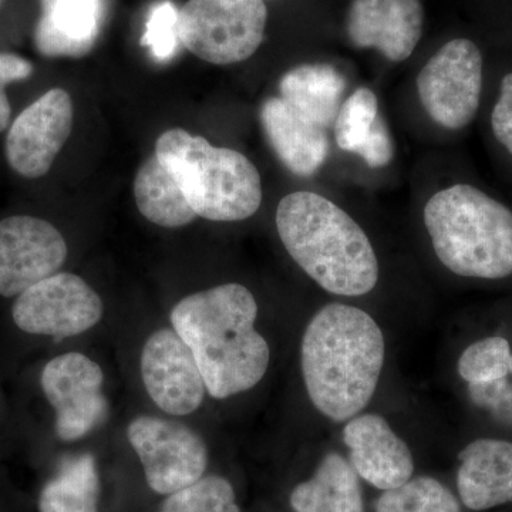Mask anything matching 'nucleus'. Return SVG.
Wrapping results in <instances>:
<instances>
[{
    "mask_svg": "<svg viewBox=\"0 0 512 512\" xmlns=\"http://www.w3.org/2000/svg\"><path fill=\"white\" fill-rule=\"evenodd\" d=\"M256 318L255 296L239 284L192 293L174 306L171 325L194 353L212 399L248 392L264 379L271 350Z\"/></svg>",
    "mask_w": 512,
    "mask_h": 512,
    "instance_id": "obj_1",
    "label": "nucleus"
},
{
    "mask_svg": "<svg viewBox=\"0 0 512 512\" xmlns=\"http://www.w3.org/2000/svg\"><path fill=\"white\" fill-rule=\"evenodd\" d=\"M386 356L382 329L355 306L329 303L302 339V373L313 406L333 421L365 410L379 383Z\"/></svg>",
    "mask_w": 512,
    "mask_h": 512,
    "instance_id": "obj_2",
    "label": "nucleus"
},
{
    "mask_svg": "<svg viewBox=\"0 0 512 512\" xmlns=\"http://www.w3.org/2000/svg\"><path fill=\"white\" fill-rule=\"evenodd\" d=\"M279 238L293 261L325 291L362 296L379 281L372 242L348 212L311 191L286 195L276 210Z\"/></svg>",
    "mask_w": 512,
    "mask_h": 512,
    "instance_id": "obj_3",
    "label": "nucleus"
},
{
    "mask_svg": "<svg viewBox=\"0 0 512 512\" xmlns=\"http://www.w3.org/2000/svg\"><path fill=\"white\" fill-rule=\"evenodd\" d=\"M424 225L441 264L453 274L503 279L512 274V212L473 185L434 194Z\"/></svg>",
    "mask_w": 512,
    "mask_h": 512,
    "instance_id": "obj_4",
    "label": "nucleus"
},
{
    "mask_svg": "<svg viewBox=\"0 0 512 512\" xmlns=\"http://www.w3.org/2000/svg\"><path fill=\"white\" fill-rule=\"evenodd\" d=\"M156 156L174 175L197 217L244 221L261 207V175L239 151L173 128L158 137Z\"/></svg>",
    "mask_w": 512,
    "mask_h": 512,
    "instance_id": "obj_5",
    "label": "nucleus"
},
{
    "mask_svg": "<svg viewBox=\"0 0 512 512\" xmlns=\"http://www.w3.org/2000/svg\"><path fill=\"white\" fill-rule=\"evenodd\" d=\"M268 9L264 0H188L180 10V42L212 64L249 59L264 42Z\"/></svg>",
    "mask_w": 512,
    "mask_h": 512,
    "instance_id": "obj_6",
    "label": "nucleus"
},
{
    "mask_svg": "<svg viewBox=\"0 0 512 512\" xmlns=\"http://www.w3.org/2000/svg\"><path fill=\"white\" fill-rule=\"evenodd\" d=\"M127 439L148 487L158 495L167 497L205 476L207 444L180 421L138 416L128 424Z\"/></svg>",
    "mask_w": 512,
    "mask_h": 512,
    "instance_id": "obj_7",
    "label": "nucleus"
},
{
    "mask_svg": "<svg viewBox=\"0 0 512 512\" xmlns=\"http://www.w3.org/2000/svg\"><path fill=\"white\" fill-rule=\"evenodd\" d=\"M481 90L483 56L468 39L446 43L417 76L421 106L431 120L447 130H461L474 120Z\"/></svg>",
    "mask_w": 512,
    "mask_h": 512,
    "instance_id": "obj_8",
    "label": "nucleus"
},
{
    "mask_svg": "<svg viewBox=\"0 0 512 512\" xmlns=\"http://www.w3.org/2000/svg\"><path fill=\"white\" fill-rule=\"evenodd\" d=\"M103 312L99 293L83 278L57 272L16 296L12 319L28 335L62 340L93 329Z\"/></svg>",
    "mask_w": 512,
    "mask_h": 512,
    "instance_id": "obj_9",
    "label": "nucleus"
},
{
    "mask_svg": "<svg viewBox=\"0 0 512 512\" xmlns=\"http://www.w3.org/2000/svg\"><path fill=\"white\" fill-rule=\"evenodd\" d=\"M40 386L55 410V430L62 441H77L106 423L110 404L103 392L104 373L89 356L63 353L46 363Z\"/></svg>",
    "mask_w": 512,
    "mask_h": 512,
    "instance_id": "obj_10",
    "label": "nucleus"
},
{
    "mask_svg": "<svg viewBox=\"0 0 512 512\" xmlns=\"http://www.w3.org/2000/svg\"><path fill=\"white\" fill-rule=\"evenodd\" d=\"M67 258L62 232L42 218L12 215L0 221V296L13 298L57 274Z\"/></svg>",
    "mask_w": 512,
    "mask_h": 512,
    "instance_id": "obj_11",
    "label": "nucleus"
},
{
    "mask_svg": "<svg viewBox=\"0 0 512 512\" xmlns=\"http://www.w3.org/2000/svg\"><path fill=\"white\" fill-rule=\"evenodd\" d=\"M74 109L70 94L52 89L16 117L6 137V160L25 178L49 173L73 130Z\"/></svg>",
    "mask_w": 512,
    "mask_h": 512,
    "instance_id": "obj_12",
    "label": "nucleus"
},
{
    "mask_svg": "<svg viewBox=\"0 0 512 512\" xmlns=\"http://www.w3.org/2000/svg\"><path fill=\"white\" fill-rule=\"evenodd\" d=\"M140 367L148 396L163 412L188 416L200 409L207 386L190 346L173 328L146 340Z\"/></svg>",
    "mask_w": 512,
    "mask_h": 512,
    "instance_id": "obj_13",
    "label": "nucleus"
},
{
    "mask_svg": "<svg viewBox=\"0 0 512 512\" xmlns=\"http://www.w3.org/2000/svg\"><path fill=\"white\" fill-rule=\"evenodd\" d=\"M343 441L357 476L377 490H393L413 477L412 451L379 414L350 419Z\"/></svg>",
    "mask_w": 512,
    "mask_h": 512,
    "instance_id": "obj_14",
    "label": "nucleus"
},
{
    "mask_svg": "<svg viewBox=\"0 0 512 512\" xmlns=\"http://www.w3.org/2000/svg\"><path fill=\"white\" fill-rule=\"evenodd\" d=\"M420 0H353L348 36L359 49H377L390 62L413 55L423 33Z\"/></svg>",
    "mask_w": 512,
    "mask_h": 512,
    "instance_id": "obj_15",
    "label": "nucleus"
},
{
    "mask_svg": "<svg viewBox=\"0 0 512 512\" xmlns=\"http://www.w3.org/2000/svg\"><path fill=\"white\" fill-rule=\"evenodd\" d=\"M457 491L471 511L493 510L512 504V443L480 439L458 454Z\"/></svg>",
    "mask_w": 512,
    "mask_h": 512,
    "instance_id": "obj_16",
    "label": "nucleus"
},
{
    "mask_svg": "<svg viewBox=\"0 0 512 512\" xmlns=\"http://www.w3.org/2000/svg\"><path fill=\"white\" fill-rule=\"evenodd\" d=\"M259 117L276 156L292 174L318 173L329 154L326 128L303 117L281 97L265 100Z\"/></svg>",
    "mask_w": 512,
    "mask_h": 512,
    "instance_id": "obj_17",
    "label": "nucleus"
},
{
    "mask_svg": "<svg viewBox=\"0 0 512 512\" xmlns=\"http://www.w3.org/2000/svg\"><path fill=\"white\" fill-rule=\"evenodd\" d=\"M42 16L35 43L42 55L80 57L89 53L100 35L106 0H40Z\"/></svg>",
    "mask_w": 512,
    "mask_h": 512,
    "instance_id": "obj_18",
    "label": "nucleus"
},
{
    "mask_svg": "<svg viewBox=\"0 0 512 512\" xmlns=\"http://www.w3.org/2000/svg\"><path fill=\"white\" fill-rule=\"evenodd\" d=\"M289 505L293 512H365L360 478L338 453L326 454L313 476L293 488Z\"/></svg>",
    "mask_w": 512,
    "mask_h": 512,
    "instance_id": "obj_19",
    "label": "nucleus"
},
{
    "mask_svg": "<svg viewBox=\"0 0 512 512\" xmlns=\"http://www.w3.org/2000/svg\"><path fill=\"white\" fill-rule=\"evenodd\" d=\"M345 92V77L330 64H303L285 73L279 83L281 99L326 130L335 124Z\"/></svg>",
    "mask_w": 512,
    "mask_h": 512,
    "instance_id": "obj_20",
    "label": "nucleus"
},
{
    "mask_svg": "<svg viewBox=\"0 0 512 512\" xmlns=\"http://www.w3.org/2000/svg\"><path fill=\"white\" fill-rule=\"evenodd\" d=\"M134 198L141 215L158 227L181 228L198 218L180 184L156 154L138 168Z\"/></svg>",
    "mask_w": 512,
    "mask_h": 512,
    "instance_id": "obj_21",
    "label": "nucleus"
},
{
    "mask_svg": "<svg viewBox=\"0 0 512 512\" xmlns=\"http://www.w3.org/2000/svg\"><path fill=\"white\" fill-rule=\"evenodd\" d=\"M100 474L92 454L66 458L39 495V512H99Z\"/></svg>",
    "mask_w": 512,
    "mask_h": 512,
    "instance_id": "obj_22",
    "label": "nucleus"
},
{
    "mask_svg": "<svg viewBox=\"0 0 512 512\" xmlns=\"http://www.w3.org/2000/svg\"><path fill=\"white\" fill-rule=\"evenodd\" d=\"M376 512H461L460 500L450 488L433 477L409 481L383 491L377 498Z\"/></svg>",
    "mask_w": 512,
    "mask_h": 512,
    "instance_id": "obj_23",
    "label": "nucleus"
},
{
    "mask_svg": "<svg viewBox=\"0 0 512 512\" xmlns=\"http://www.w3.org/2000/svg\"><path fill=\"white\" fill-rule=\"evenodd\" d=\"M511 346L501 336L478 340L458 359V375L470 386H485L505 380L511 373Z\"/></svg>",
    "mask_w": 512,
    "mask_h": 512,
    "instance_id": "obj_24",
    "label": "nucleus"
},
{
    "mask_svg": "<svg viewBox=\"0 0 512 512\" xmlns=\"http://www.w3.org/2000/svg\"><path fill=\"white\" fill-rule=\"evenodd\" d=\"M160 512H241V507L234 485L212 474L167 495Z\"/></svg>",
    "mask_w": 512,
    "mask_h": 512,
    "instance_id": "obj_25",
    "label": "nucleus"
},
{
    "mask_svg": "<svg viewBox=\"0 0 512 512\" xmlns=\"http://www.w3.org/2000/svg\"><path fill=\"white\" fill-rule=\"evenodd\" d=\"M376 94L366 87L357 89L343 101L335 124V140L340 150L355 153L365 144L379 120Z\"/></svg>",
    "mask_w": 512,
    "mask_h": 512,
    "instance_id": "obj_26",
    "label": "nucleus"
},
{
    "mask_svg": "<svg viewBox=\"0 0 512 512\" xmlns=\"http://www.w3.org/2000/svg\"><path fill=\"white\" fill-rule=\"evenodd\" d=\"M178 18L180 10L171 0H161L148 10L141 46L147 47L157 62H170L177 53L180 45Z\"/></svg>",
    "mask_w": 512,
    "mask_h": 512,
    "instance_id": "obj_27",
    "label": "nucleus"
},
{
    "mask_svg": "<svg viewBox=\"0 0 512 512\" xmlns=\"http://www.w3.org/2000/svg\"><path fill=\"white\" fill-rule=\"evenodd\" d=\"M394 151L396 147H394L389 128L384 124L382 117H379L372 134L357 151V156L362 158L370 168H383L392 163Z\"/></svg>",
    "mask_w": 512,
    "mask_h": 512,
    "instance_id": "obj_28",
    "label": "nucleus"
},
{
    "mask_svg": "<svg viewBox=\"0 0 512 512\" xmlns=\"http://www.w3.org/2000/svg\"><path fill=\"white\" fill-rule=\"evenodd\" d=\"M491 127L495 138L512 156V73L501 82L500 97L491 113Z\"/></svg>",
    "mask_w": 512,
    "mask_h": 512,
    "instance_id": "obj_29",
    "label": "nucleus"
},
{
    "mask_svg": "<svg viewBox=\"0 0 512 512\" xmlns=\"http://www.w3.org/2000/svg\"><path fill=\"white\" fill-rule=\"evenodd\" d=\"M33 73V64L12 53H0V86L22 82Z\"/></svg>",
    "mask_w": 512,
    "mask_h": 512,
    "instance_id": "obj_30",
    "label": "nucleus"
},
{
    "mask_svg": "<svg viewBox=\"0 0 512 512\" xmlns=\"http://www.w3.org/2000/svg\"><path fill=\"white\" fill-rule=\"evenodd\" d=\"M10 116H12V107L5 87L0 86V133L9 126Z\"/></svg>",
    "mask_w": 512,
    "mask_h": 512,
    "instance_id": "obj_31",
    "label": "nucleus"
},
{
    "mask_svg": "<svg viewBox=\"0 0 512 512\" xmlns=\"http://www.w3.org/2000/svg\"><path fill=\"white\" fill-rule=\"evenodd\" d=\"M511 373H512V359H511Z\"/></svg>",
    "mask_w": 512,
    "mask_h": 512,
    "instance_id": "obj_32",
    "label": "nucleus"
},
{
    "mask_svg": "<svg viewBox=\"0 0 512 512\" xmlns=\"http://www.w3.org/2000/svg\"><path fill=\"white\" fill-rule=\"evenodd\" d=\"M0 3H2V0H0Z\"/></svg>",
    "mask_w": 512,
    "mask_h": 512,
    "instance_id": "obj_33",
    "label": "nucleus"
}]
</instances>
